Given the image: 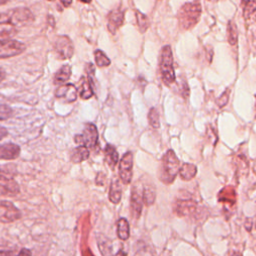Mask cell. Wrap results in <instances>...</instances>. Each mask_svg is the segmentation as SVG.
<instances>
[{"mask_svg": "<svg viewBox=\"0 0 256 256\" xmlns=\"http://www.w3.org/2000/svg\"><path fill=\"white\" fill-rule=\"evenodd\" d=\"M143 198H142V192L134 186L131 190V196H130V211H131V217H133L135 220H137L141 216V211L143 207Z\"/></svg>", "mask_w": 256, "mask_h": 256, "instance_id": "obj_11", "label": "cell"}, {"mask_svg": "<svg viewBox=\"0 0 256 256\" xmlns=\"http://www.w3.org/2000/svg\"><path fill=\"white\" fill-rule=\"evenodd\" d=\"M180 169V161L172 149L166 151L163 155L159 167L158 177L164 184H171L174 182Z\"/></svg>", "mask_w": 256, "mask_h": 256, "instance_id": "obj_1", "label": "cell"}, {"mask_svg": "<svg viewBox=\"0 0 256 256\" xmlns=\"http://www.w3.org/2000/svg\"><path fill=\"white\" fill-rule=\"evenodd\" d=\"M48 1H54V0H48Z\"/></svg>", "mask_w": 256, "mask_h": 256, "instance_id": "obj_44", "label": "cell"}, {"mask_svg": "<svg viewBox=\"0 0 256 256\" xmlns=\"http://www.w3.org/2000/svg\"><path fill=\"white\" fill-rule=\"evenodd\" d=\"M227 38H228L229 44L235 45L237 43V40H238L237 26L232 20H230L227 25Z\"/></svg>", "mask_w": 256, "mask_h": 256, "instance_id": "obj_27", "label": "cell"}, {"mask_svg": "<svg viewBox=\"0 0 256 256\" xmlns=\"http://www.w3.org/2000/svg\"><path fill=\"white\" fill-rule=\"evenodd\" d=\"M78 1L83 2V3H90L91 2V0H78Z\"/></svg>", "mask_w": 256, "mask_h": 256, "instance_id": "obj_42", "label": "cell"}, {"mask_svg": "<svg viewBox=\"0 0 256 256\" xmlns=\"http://www.w3.org/2000/svg\"><path fill=\"white\" fill-rule=\"evenodd\" d=\"M159 1H161V0H159Z\"/></svg>", "mask_w": 256, "mask_h": 256, "instance_id": "obj_46", "label": "cell"}, {"mask_svg": "<svg viewBox=\"0 0 256 256\" xmlns=\"http://www.w3.org/2000/svg\"><path fill=\"white\" fill-rule=\"evenodd\" d=\"M94 55H95V62H96V65L99 66V67H107L110 65L111 61L110 59L106 56V54L101 51V50H96L94 52Z\"/></svg>", "mask_w": 256, "mask_h": 256, "instance_id": "obj_30", "label": "cell"}, {"mask_svg": "<svg viewBox=\"0 0 256 256\" xmlns=\"http://www.w3.org/2000/svg\"><path fill=\"white\" fill-rule=\"evenodd\" d=\"M26 49L24 43L17 40H4L0 42V59L10 58L23 53Z\"/></svg>", "mask_w": 256, "mask_h": 256, "instance_id": "obj_8", "label": "cell"}, {"mask_svg": "<svg viewBox=\"0 0 256 256\" xmlns=\"http://www.w3.org/2000/svg\"><path fill=\"white\" fill-rule=\"evenodd\" d=\"M16 256H31V252H30V250H29V249L22 248Z\"/></svg>", "mask_w": 256, "mask_h": 256, "instance_id": "obj_35", "label": "cell"}, {"mask_svg": "<svg viewBox=\"0 0 256 256\" xmlns=\"http://www.w3.org/2000/svg\"><path fill=\"white\" fill-rule=\"evenodd\" d=\"M142 198L143 202L147 206H151L154 204L155 199H156V191L153 186H145L143 191H142Z\"/></svg>", "mask_w": 256, "mask_h": 256, "instance_id": "obj_25", "label": "cell"}, {"mask_svg": "<svg viewBox=\"0 0 256 256\" xmlns=\"http://www.w3.org/2000/svg\"><path fill=\"white\" fill-rule=\"evenodd\" d=\"M7 135H8V131H7V129H6V128H4V127H2V126H0V140L4 139Z\"/></svg>", "mask_w": 256, "mask_h": 256, "instance_id": "obj_36", "label": "cell"}, {"mask_svg": "<svg viewBox=\"0 0 256 256\" xmlns=\"http://www.w3.org/2000/svg\"><path fill=\"white\" fill-rule=\"evenodd\" d=\"M13 115V110L10 106L6 104H0V121H5L11 118Z\"/></svg>", "mask_w": 256, "mask_h": 256, "instance_id": "obj_32", "label": "cell"}, {"mask_svg": "<svg viewBox=\"0 0 256 256\" xmlns=\"http://www.w3.org/2000/svg\"><path fill=\"white\" fill-rule=\"evenodd\" d=\"M104 160L107 163V165L112 169L118 163V152H117L116 148L113 145L107 144L105 146V148H104Z\"/></svg>", "mask_w": 256, "mask_h": 256, "instance_id": "obj_19", "label": "cell"}, {"mask_svg": "<svg viewBox=\"0 0 256 256\" xmlns=\"http://www.w3.org/2000/svg\"><path fill=\"white\" fill-rule=\"evenodd\" d=\"M107 28L111 34H115L116 31L124 23V10L120 7L111 10L107 16Z\"/></svg>", "mask_w": 256, "mask_h": 256, "instance_id": "obj_10", "label": "cell"}, {"mask_svg": "<svg viewBox=\"0 0 256 256\" xmlns=\"http://www.w3.org/2000/svg\"><path fill=\"white\" fill-rule=\"evenodd\" d=\"M20 192V186L12 176L0 179V195L14 197Z\"/></svg>", "mask_w": 256, "mask_h": 256, "instance_id": "obj_12", "label": "cell"}, {"mask_svg": "<svg viewBox=\"0 0 256 256\" xmlns=\"http://www.w3.org/2000/svg\"><path fill=\"white\" fill-rule=\"evenodd\" d=\"M175 213L178 216H189L197 211V202L192 199H179L175 204Z\"/></svg>", "mask_w": 256, "mask_h": 256, "instance_id": "obj_14", "label": "cell"}, {"mask_svg": "<svg viewBox=\"0 0 256 256\" xmlns=\"http://www.w3.org/2000/svg\"><path fill=\"white\" fill-rule=\"evenodd\" d=\"M229 94H230V90H229V89H226V90L221 94V96L217 99L216 103H217V105H218L220 108L224 107V106L228 103Z\"/></svg>", "mask_w": 256, "mask_h": 256, "instance_id": "obj_33", "label": "cell"}, {"mask_svg": "<svg viewBox=\"0 0 256 256\" xmlns=\"http://www.w3.org/2000/svg\"><path fill=\"white\" fill-rule=\"evenodd\" d=\"M5 77H6L5 71L2 68H0V82H2L5 79Z\"/></svg>", "mask_w": 256, "mask_h": 256, "instance_id": "obj_39", "label": "cell"}, {"mask_svg": "<svg viewBox=\"0 0 256 256\" xmlns=\"http://www.w3.org/2000/svg\"><path fill=\"white\" fill-rule=\"evenodd\" d=\"M255 110H256V105H255Z\"/></svg>", "mask_w": 256, "mask_h": 256, "instance_id": "obj_45", "label": "cell"}, {"mask_svg": "<svg viewBox=\"0 0 256 256\" xmlns=\"http://www.w3.org/2000/svg\"><path fill=\"white\" fill-rule=\"evenodd\" d=\"M0 256H13V250H0Z\"/></svg>", "mask_w": 256, "mask_h": 256, "instance_id": "obj_37", "label": "cell"}, {"mask_svg": "<svg viewBox=\"0 0 256 256\" xmlns=\"http://www.w3.org/2000/svg\"><path fill=\"white\" fill-rule=\"evenodd\" d=\"M54 50L60 59H69L74 54V45L72 40L66 35H60L54 42Z\"/></svg>", "mask_w": 256, "mask_h": 256, "instance_id": "obj_7", "label": "cell"}, {"mask_svg": "<svg viewBox=\"0 0 256 256\" xmlns=\"http://www.w3.org/2000/svg\"><path fill=\"white\" fill-rule=\"evenodd\" d=\"M0 23H3V16H2V12H0Z\"/></svg>", "mask_w": 256, "mask_h": 256, "instance_id": "obj_43", "label": "cell"}, {"mask_svg": "<svg viewBox=\"0 0 256 256\" xmlns=\"http://www.w3.org/2000/svg\"><path fill=\"white\" fill-rule=\"evenodd\" d=\"M78 90L73 84H62L55 91V96L67 103L74 102L77 99Z\"/></svg>", "mask_w": 256, "mask_h": 256, "instance_id": "obj_13", "label": "cell"}, {"mask_svg": "<svg viewBox=\"0 0 256 256\" xmlns=\"http://www.w3.org/2000/svg\"><path fill=\"white\" fill-rule=\"evenodd\" d=\"M202 8L198 0L183 4L178 11V22L182 30L193 28L199 21Z\"/></svg>", "mask_w": 256, "mask_h": 256, "instance_id": "obj_2", "label": "cell"}, {"mask_svg": "<svg viewBox=\"0 0 256 256\" xmlns=\"http://www.w3.org/2000/svg\"><path fill=\"white\" fill-rule=\"evenodd\" d=\"M3 23H8L13 26L27 25L34 21V15L30 9L26 7H17L2 12Z\"/></svg>", "mask_w": 256, "mask_h": 256, "instance_id": "obj_4", "label": "cell"}, {"mask_svg": "<svg viewBox=\"0 0 256 256\" xmlns=\"http://www.w3.org/2000/svg\"><path fill=\"white\" fill-rule=\"evenodd\" d=\"M135 14H136V20H137L138 28H139L141 33H144L149 27V19L145 14H143L139 10H136Z\"/></svg>", "mask_w": 256, "mask_h": 256, "instance_id": "obj_28", "label": "cell"}, {"mask_svg": "<svg viewBox=\"0 0 256 256\" xmlns=\"http://www.w3.org/2000/svg\"><path fill=\"white\" fill-rule=\"evenodd\" d=\"M122 197V188L117 178H114L110 183L109 188V200L113 204H118Z\"/></svg>", "mask_w": 256, "mask_h": 256, "instance_id": "obj_18", "label": "cell"}, {"mask_svg": "<svg viewBox=\"0 0 256 256\" xmlns=\"http://www.w3.org/2000/svg\"><path fill=\"white\" fill-rule=\"evenodd\" d=\"M148 121L149 124L153 127V128H159L160 127V117H159V112L155 107L150 108L149 112H148Z\"/></svg>", "mask_w": 256, "mask_h": 256, "instance_id": "obj_31", "label": "cell"}, {"mask_svg": "<svg viewBox=\"0 0 256 256\" xmlns=\"http://www.w3.org/2000/svg\"><path fill=\"white\" fill-rule=\"evenodd\" d=\"M21 216V211L12 202L0 200V222L12 223L19 220Z\"/></svg>", "mask_w": 256, "mask_h": 256, "instance_id": "obj_6", "label": "cell"}, {"mask_svg": "<svg viewBox=\"0 0 256 256\" xmlns=\"http://www.w3.org/2000/svg\"><path fill=\"white\" fill-rule=\"evenodd\" d=\"M197 174V166L193 163H183L180 166L179 169V175L180 178L184 181H189L191 179H193Z\"/></svg>", "mask_w": 256, "mask_h": 256, "instance_id": "obj_17", "label": "cell"}, {"mask_svg": "<svg viewBox=\"0 0 256 256\" xmlns=\"http://www.w3.org/2000/svg\"><path fill=\"white\" fill-rule=\"evenodd\" d=\"M117 236L121 240H127L130 236V227L127 219L120 218L117 221Z\"/></svg>", "mask_w": 256, "mask_h": 256, "instance_id": "obj_23", "label": "cell"}, {"mask_svg": "<svg viewBox=\"0 0 256 256\" xmlns=\"http://www.w3.org/2000/svg\"><path fill=\"white\" fill-rule=\"evenodd\" d=\"M17 33L15 26L8 23H0V42L8 40Z\"/></svg>", "mask_w": 256, "mask_h": 256, "instance_id": "obj_24", "label": "cell"}, {"mask_svg": "<svg viewBox=\"0 0 256 256\" xmlns=\"http://www.w3.org/2000/svg\"><path fill=\"white\" fill-rule=\"evenodd\" d=\"M159 68L162 77V81L165 85L170 86L175 82V72L173 67V54L171 47L166 45L162 48L159 59Z\"/></svg>", "mask_w": 256, "mask_h": 256, "instance_id": "obj_3", "label": "cell"}, {"mask_svg": "<svg viewBox=\"0 0 256 256\" xmlns=\"http://www.w3.org/2000/svg\"><path fill=\"white\" fill-rule=\"evenodd\" d=\"M71 73H72V70H71L70 65L66 64V65L61 66L54 75V84L62 85L64 83H66L70 79Z\"/></svg>", "mask_w": 256, "mask_h": 256, "instance_id": "obj_20", "label": "cell"}, {"mask_svg": "<svg viewBox=\"0 0 256 256\" xmlns=\"http://www.w3.org/2000/svg\"><path fill=\"white\" fill-rule=\"evenodd\" d=\"M118 171H119V177L122 181L123 184H129L132 180L133 176V154L132 152H126L118 166Z\"/></svg>", "mask_w": 256, "mask_h": 256, "instance_id": "obj_9", "label": "cell"}, {"mask_svg": "<svg viewBox=\"0 0 256 256\" xmlns=\"http://www.w3.org/2000/svg\"><path fill=\"white\" fill-rule=\"evenodd\" d=\"M98 246L103 256H112V245L110 244V241L105 238L103 235L98 236Z\"/></svg>", "mask_w": 256, "mask_h": 256, "instance_id": "obj_26", "label": "cell"}, {"mask_svg": "<svg viewBox=\"0 0 256 256\" xmlns=\"http://www.w3.org/2000/svg\"><path fill=\"white\" fill-rule=\"evenodd\" d=\"M64 7H69L72 4V0H60Z\"/></svg>", "mask_w": 256, "mask_h": 256, "instance_id": "obj_38", "label": "cell"}, {"mask_svg": "<svg viewBox=\"0 0 256 256\" xmlns=\"http://www.w3.org/2000/svg\"><path fill=\"white\" fill-rule=\"evenodd\" d=\"M20 146L15 143L0 144V160H14L19 157Z\"/></svg>", "mask_w": 256, "mask_h": 256, "instance_id": "obj_15", "label": "cell"}, {"mask_svg": "<svg viewBox=\"0 0 256 256\" xmlns=\"http://www.w3.org/2000/svg\"><path fill=\"white\" fill-rule=\"evenodd\" d=\"M89 155H90V151L86 146L78 145L76 148H74L72 150L70 160L75 164L81 163V162L87 160L89 158Z\"/></svg>", "mask_w": 256, "mask_h": 256, "instance_id": "obj_16", "label": "cell"}, {"mask_svg": "<svg viewBox=\"0 0 256 256\" xmlns=\"http://www.w3.org/2000/svg\"><path fill=\"white\" fill-rule=\"evenodd\" d=\"M78 93L82 99H89L93 96L94 92H93L92 84H91V81L89 78H86V77L81 78Z\"/></svg>", "mask_w": 256, "mask_h": 256, "instance_id": "obj_22", "label": "cell"}, {"mask_svg": "<svg viewBox=\"0 0 256 256\" xmlns=\"http://www.w3.org/2000/svg\"><path fill=\"white\" fill-rule=\"evenodd\" d=\"M243 16L249 18L256 11V0H242Z\"/></svg>", "mask_w": 256, "mask_h": 256, "instance_id": "obj_29", "label": "cell"}, {"mask_svg": "<svg viewBox=\"0 0 256 256\" xmlns=\"http://www.w3.org/2000/svg\"><path fill=\"white\" fill-rule=\"evenodd\" d=\"M8 1H9V0H0V6H1V5H4V4L7 3Z\"/></svg>", "mask_w": 256, "mask_h": 256, "instance_id": "obj_41", "label": "cell"}, {"mask_svg": "<svg viewBox=\"0 0 256 256\" xmlns=\"http://www.w3.org/2000/svg\"><path fill=\"white\" fill-rule=\"evenodd\" d=\"M218 201L225 202L230 205H234L236 202V192L232 186L224 187L218 193Z\"/></svg>", "mask_w": 256, "mask_h": 256, "instance_id": "obj_21", "label": "cell"}, {"mask_svg": "<svg viewBox=\"0 0 256 256\" xmlns=\"http://www.w3.org/2000/svg\"><path fill=\"white\" fill-rule=\"evenodd\" d=\"M115 256H126V254H125L123 251H121V250H120V251H119Z\"/></svg>", "mask_w": 256, "mask_h": 256, "instance_id": "obj_40", "label": "cell"}, {"mask_svg": "<svg viewBox=\"0 0 256 256\" xmlns=\"http://www.w3.org/2000/svg\"><path fill=\"white\" fill-rule=\"evenodd\" d=\"M13 173L10 172L9 170H4L3 168H0V179L4 178V177H8V176H12Z\"/></svg>", "mask_w": 256, "mask_h": 256, "instance_id": "obj_34", "label": "cell"}, {"mask_svg": "<svg viewBox=\"0 0 256 256\" xmlns=\"http://www.w3.org/2000/svg\"><path fill=\"white\" fill-rule=\"evenodd\" d=\"M74 140L79 145L86 146L89 150L95 149L98 144V130L93 123H86L81 134L74 137Z\"/></svg>", "mask_w": 256, "mask_h": 256, "instance_id": "obj_5", "label": "cell"}]
</instances>
